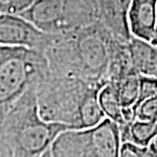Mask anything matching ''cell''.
<instances>
[{
    "instance_id": "ffe728a7",
    "label": "cell",
    "mask_w": 157,
    "mask_h": 157,
    "mask_svg": "<svg viewBox=\"0 0 157 157\" xmlns=\"http://www.w3.org/2000/svg\"><path fill=\"white\" fill-rule=\"evenodd\" d=\"M39 157H52V154H51V150H50V148L49 149H47L45 152L43 153L42 155L41 156H39Z\"/></svg>"
},
{
    "instance_id": "44dd1931",
    "label": "cell",
    "mask_w": 157,
    "mask_h": 157,
    "mask_svg": "<svg viewBox=\"0 0 157 157\" xmlns=\"http://www.w3.org/2000/svg\"><path fill=\"white\" fill-rule=\"evenodd\" d=\"M144 157H156V156L152 155L151 153L148 151V149H147V147H146V153H145V155H144Z\"/></svg>"
},
{
    "instance_id": "4fadbf2b",
    "label": "cell",
    "mask_w": 157,
    "mask_h": 157,
    "mask_svg": "<svg viewBox=\"0 0 157 157\" xmlns=\"http://www.w3.org/2000/svg\"><path fill=\"white\" fill-rule=\"evenodd\" d=\"M115 85L118 92L122 110L131 109L133 111L139 97L140 91V75L136 71H132L127 76L117 82H110Z\"/></svg>"
},
{
    "instance_id": "30bf717a",
    "label": "cell",
    "mask_w": 157,
    "mask_h": 157,
    "mask_svg": "<svg viewBox=\"0 0 157 157\" xmlns=\"http://www.w3.org/2000/svg\"><path fill=\"white\" fill-rule=\"evenodd\" d=\"M133 70L141 76L157 78V46L132 37L128 43Z\"/></svg>"
},
{
    "instance_id": "9a60e30c",
    "label": "cell",
    "mask_w": 157,
    "mask_h": 157,
    "mask_svg": "<svg viewBox=\"0 0 157 157\" xmlns=\"http://www.w3.org/2000/svg\"><path fill=\"white\" fill-rule=\"evenodd\" d=\"M157 93V78H151V77H145L140 75V91H139V97L136 105L133 108V113L135 117V110L138 107V105L146 99L150 97L155 96ZM136 119V118H135Z\"/></svg>"
},
{
    "instance_id": "ba28073f",
    "label": "cell",
    "mask_w": 157,
    "mask_h": 157,
    "mask_svg": "<svg viewBox=\"0 0 157 157\" xmlns=\"http://www.w3.org/2000/svg\"><path fill=\"white\" fill-rule=\"evenodd\" d=\"M98 11V21L115 40L128 43L133 36L128 29V10L133 0H94Z\"/></svg>"
},
{
    "instance_id": "52a82bcc",
    "label": "cell",
    "mask_w": 157,
    "mask_h": 157,
    "mask_svg": "<svg viewBox=\"0 0 157 157\" xmlns=\"http://www.w3.org/2000/svg\"><path fill=\"white\" fill-rule=\"evenodd\" d=\"M52 37L21 15L0 13V45L24 47L44 53Z\"/></svg>"
},
{
    "instance_id": "7402d4cb",
    "label": "cell",
    "mask_w": 157,
    "mask_h": 157,
    "mask_svg": "<svg viewBox=\"0 0 157 157\" xmlns=\"http://www.w3.org/2000/svg\"><path fill=\"white\" fill-rule=\"evenodd\" d=\"M156 96H157V93H156Z\"/></svg>"
},
{
    "instance_id": "8992f818",
    "label": "cell",
    "mask_w": 157,
    "mask_h": 157,
    "mask_svg": "<svg viewBox=\"0 0 157 157\" xmlns=\"http://www.w3.org/2000/svg\"><path fill=\"white\" fill-rule=\"evenodd\" d=\"M119 125L105 117L92 128L61 132L50 146L52 157H119Z\"/></svg>"
},
{
    "instance_id": "9c48e42d",
    "label": "cell",
    "mask_w": 157,
    "mask_h": 157,
    "mask_svg": "<svg viewBox=\"0 0 157 157\" xmlns=\"http://www.w3.org/2000/svg\"><path fill=\"white\" fill-rule=\"evenodd\" d=\"M157 0H133L128 10V29L135 38L150 42L156 25Z\"/></svg>"
},
{
    "instance_id": "3957f363",
    "label": "cell",
    "mask_w": 157,
    "mask_h": 157,
    "mask_svg": "<svg viewBox=\"0 0 157 157\" xmlns=\"http://www.w3.org/2000/svg\"><path fill=\"white\" fill-rule=\"evenodd\" d=\"M67 130L65 125L41 118L37 87H34L9 109L3 121L1 135L11 157H39Z\"/></svg>"
},
{
    "instance_id": "2e32d148",
    "label": "cell",
    "mask_w": 157,
    "mask_h": 157,
    "mask_svg": "<svg viewBox=\"0 0 157 157\" xmlns=\"http://www.w3.org/2000/svg\"><path fill=\"white\" fill-rule=\"evenodd\" d=\"M36 0H0V13L18 14Z\"/></svg>"
},
{
    "instance_id": "5bb4252c",
    "label": "cell",
    "mask_w": 157,
    "mask_h": 157,
    "mask_svg": "<svg viewBox=\"0 0 157 157\" xmlns=\"http://www.w3.org/2000/svg\"><path fill=\"white\" fill-rule=\"evenodd\" d=\"M135 118L139 121L157 122V96L150 97L140 103L135 110Z\"/></svg>"
},
{
    "instance_id": "d6986e66",
    "label": "cell",
    "mask_w": 157,
    "mask_h": 157,
    "mask_svg": "<svg viewBox=\"0 0 157 157\" xmlns=\"http://www.w3.org/2000/svg\"><path fill=\"white\" fill-rule=\"evenodd\" d=\"M151 44L157 46V15H156V25H155V31H154V36L151 41Z\"/></svg>"
},
{
    "instance_id": "ac0fdd59",
    "label": "cell",
    "mask_w": 157,
    "mask_h": 157,
    "mask_svg": "<svg viewBox=\"0 0 157 157\" xmlns=\"http://www.w3.org/2000/svg\"><path fill=\"white\" fill-rule=\"evenodd\" d=\"M0 157H11L8 152V149L6 147L4 141L0 139Z\"/></svg>"
},
{
    "instance_id": "6da1fadb",
    "label": "cell",
    "mask_w": 157,
    "mask_h": 157,
    "mask_svg": "<svg viewBox=\"0 0 157 157\" xmlns=\"http://www.w3.org/2000/svg\"><path fill=\"white\" fill-rule=\"evenodd\" d=\"M113 42L114 37L97 21L71 32L53 35L44 55L53 75L105 85L108 83Z\"/></svg>"
},
{
    "instance_id": "277c9868",
    "label": "cell",
    "mask_w": 157,
    "mask_h": 157,
    "mask_svg": "<svg viewBox=\"0 0 157 157\" xmlns=\"http://www.w3.org/2000/svg\"><path fill=\"white\" fill-rule=\"evenodd\" d=\"M49 71L43 52L24 47L0 45V139L5 115Z\"/></svg>"
},
{
    "instance_id": "e0dca14e",
    "label": "cell",
    "mask_w": 157,
    "mask_h": 157,
    "mask_svg": "<svg viewBox=\"0 0 157 157\" xmlns=\"http://www.w3.org/2000/svg\"><path fill=\"white\" fill-rule=\"evenodd\" d=\"M147 149H148V151L151 153L152 155L157 157V135L153 138L151 142L149 143V145L147 146Z\"/></svg>"
},
{
    "instance_id": "5b68a950",
    "label": "cell",
    "mask_w": 157,
    "mask_h": 157,
    "mask_svg": "<svg viewBox=\"0 0 157 157\" xmlns=\"http://www.w3.org/2000/svg\"><path fill=\"white\" fill-rule=\"evenodd\" d=\"M18 15L50 35L65 34L99 21L94 0H36Z\"/></svg>"
},
{
    "instance_id": "7c38bea8",
    "label": "cell",
    "mask_w": 157,
    "mask_h": 157,
    "mask_svg": "<svg viewBox=\"0 0 157 157\" xmlns=\"http://www.w3.org/2000/svg\"><path fill=\"white\" fill-rule=\"evenodd\" d=\"M99 104L105 117L117 122L118 125L124 124L122 106L119 100L117 89L113 83H106L101 88L98 95Z\"/></svg>"
},
{
    "instance_id": "7a4b0ae2",
    "label": "cell",
    "mask_w": 157,
    "mask_h": 157,
    "mask_svg": "<svg viewBox=\"0 0 157 157\" xmlns=\"http://www.w3.org/2000/svg\"><path fill=\"white\" fill-rule=\"evenodd\" d=\"M103 86L48 71L37 87L41 118L65 125L68 130H83L98 124L105 118L98 99Z\"/></svg>"
},
{
    "instance_id": "8fae6325",
    "label": "cell",
    "mask_w": 157,
    "mask_h": 157,
    "mask_svg": "<svg viewBox=\"0 0 157 157\" xmlns=\"http://www.w3.org/2000/svg\"><path fill=\"white\" fill-rule=\"evenodd\" d=\"M121 143L130 142L140 147H147L157 135V122L135 119L119 125Z\"/></svg>"
}]
</instances>
